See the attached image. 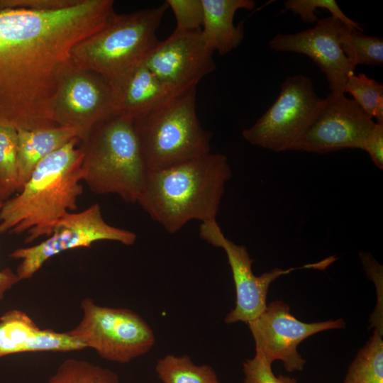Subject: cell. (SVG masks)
<instances>
[{
  "label": "cell",
  "mask_w": 383,
  "mask_h": 383,
  "mask_svg": "<svg viewBox=\"0 0 383 383\" xmlns=\"http://www.w3.org/2000/svg\"><path fill=\"white\" fill-rule=\"evenodd\" d=\"M232 171L226 155L208 153L162 170L148 172L138 202L170 233L192 220H216Z\"/></svg>",
  "instance_id": "obj_1"
},
{
  "label": "cell",
  "mask_w": 383,
  "mask_h": 383,
  "mask_svg": "<svg viewBox=\"0 0 383 383\" xmlns=\"http://www.w3.org/2000/svg\"><path fill=\"white\" fill-rule=\"evenodd\" d=\"M80 142L74 138L42 160L18 194L3 201L0 234L26 232L30 243L48 237L60 218L77 209L83 193Z\"/></svg>",
  "instance_id": "obj_2"
},
{
  "label": "cell",
  "mask_w": 383,
  "mask_h": 383,
  "mask_svg": "<svg viewBox=\"0 0 383 383\" xmlns=\"http://www.w3.org/2000/svg\"><path fill=\"white\" fill-rule=\"evenodd\" d=\"M113 5V0H61L43 9H1L0 38L60 65L78 43L109 23Z\"/></svg>",
  "instance_id": "obj_3"
},
{
  "label": "cell",
  "mask_w": 383,
  "mask_h": 383,
  "mask_svg": "<svg viewBox=\"0 0 383 383\" xmlns=\"http://www.w3.org/2000/svg\"><path fill=\"white\" fill-rule=\"evenodd\" d=\"M82 181L97 194H114L138 203L148 171L133 119L116 113L81 140Z\"/></svg>",
  "instance_id": "obj_4"
},
{
  "label": "cell",
  "mask_w": 383,
  "mask_h": 383,
  "mask_svg": "<svg viewBox=\"0 0 383 383\" xmlns=\"http://www.w3.org/2000/svg\"><path fill=\"white\" fill-rule=\"evenodd\" d=\"M196 89L174 93L133 119L148 172L165 169L210 152L212 134L201 126Z\"/></svg>",
  "instance_id": "obj_5"
},
{
  "label": "cell",
  "mask_w": 383,
  "mask_h": 383,
  "mask_svg": "<svg viewBox=\"0 0 383 383\" xmlns=\"http://www.w3.org/2000/svg\"><path fill=\"white\" fill-rule=\"evenodd\" d=\"M58 67L0 38V126L28 130L55 126L51 107Z\"/></svg>",
  "instance_id": "obj_6"
},
{
  "label": "cell",
  "mask_w": 383,
  "mask_h": 383,
  "mask_svg": "<svg viewBox=\"0 0 383 383\" xmlns=\"http://www.w3.org/2000/svg\"><path fill=\"white\" fill-rule=\"evenodd\" d=\"M168 8L165 1L154 8L116 13L104 28L78 43L70 59L114 82L143 63L160 42L156 33Z\"/></svg>",
  "instance_id": "obj_7"
},
{
  "label": "cell",
  "mask_w": 383,
  "mask_h": 383,
  "mask_svg": "<svg viewBox=\"0 0 383 383\" xmlns=\"http://www.w3.org/2000/svg\"><path fill=\"white\" fill-rule=\"evenodd\" d=\"M80 306L82 319L68 333L101 358L127 364L154 346L152 329L133 311L101 306L91 298L83 299Z\"/></svg>",
  "instance_id": "obj_8"
},
{
  "label": "cell",
  "mask_w": 383,
  "mask_h": 383,
  "mask_svg": "<svg viewBox=\"0 0 383 383\" xmlns=\"http://www.w3.org/2000/svg\"><path fill=\"white\" fill-rule=\"evenodd\" d=\"M323 102L309 77H288L272 105L252 126L243 131L242 136L252 145L272 152L292 150Z\"/></svg>",
  "instance_id": "obj_9"
},
{
  "label": "cell",
  "mask_w": 383,
  "mask_h": 383,
  "mask_svg": "<svg viewBox=\"0 0 383 383\" xmlns=\"http://www.w3.org/2000/svg\"><path fill=\"white\" fill-rule=\"evenodd\" d=\"M137 235L131 231L108 223L102 216L101 208L94 204L77 212H68L52 227L48 238L40 243L14 250L9 257L20 260L16 273L20 280L32 278L45 262L62 252L89 248L101 240L133 245Z\"/></svg>",
  "instance_id": "obj_10"
},
{
  "label": "cell",
  "mask_w": 383,
  "mask_h": 383,
  "mask_svg": "<svg viewBox=\"0 0 383 383\" xmlns=\"http://www.w3.org/2000/svg\"><path fill=\"white\" fill-rule=\"evenodd\" d=\"M51 109L52 122L76 128L81 133L82 140L116 113L109 82L95 72L77 66L70 59L57 71Z\"/></svg>",
  "instance_id": "obj_11"
},
{
  "label": "cell",
  "mask_w": 383,
  "mask_h": 383,
  "mask_svg": "<svg viewBox=\"0 0 383 383\" xmlns=\"http://www.w3.org/2000/svg\"><path fill=\"white\" fill-rule=\"evenodd\" d=\"M200 238L216 248H222L227 256L235 287V306L225 317V323L238 321L248 323L256 319L267 307V296L270 284L282 275L297 269H323L333 262L332 257L321 262L287 270L274 268L260 276L252 270L253 260L245 246L238 245L223 234L216 220L201 223Z\"/></svg>",
  "instance_id": "obj_12"
},
{
  "label": "cell",
  "mask_w": 383,
  "mask_h": 383,
  "mask_svg": "<svg viewBox=\"0 0 383 383\" xmlns=\"http://www.w3.org/2000/svg\"><path fill=\"white\" fill-rule=\"evenodd\" d=\"M247 324L255 341V354L270 364L281 360L289 372L301 371L306 364L297 350L300 343L317 333L345 327L342 318L313 323L301 321L282 300L270 303L262 313Z\"/></svg>",
  "instance_id": "obj_13"
},
{
  "label": "cell",
  "mask_w": 383,
  "mask_h": 383,
  "mask_svg": "<svg viewBox=\"0 0 383 383\" xmlns=\"http://www.w3.org/2000/svg\"><path fill=\"white\" fill-rule=\"evenodd\" d=\"M374 121L345 94L329 93L292 150L326 154L360 149Z\"/></svg>",
  "instance_id": "obj_14"
},
{
  "label": "cell",
  "mask_w": 383,
  "mask_h": 383,
  "mask_svg": "<svg viewBox=\"0 0 383 383\" xmlns=\"http://www.w3.org/2000/svg\"><path fill=\"white\" fill-rule=\"evenodd\" d=\"M213 53L201 30H174L160 40L143 63L170 90L180 92L196 89L199 82L216 70Z\"/></svg>",
  "instance_id": "obj_15"
},
{
  "label": "cell",
  "mask_w": 383,
  "mask_h": 383,
  "mask_svg": "<svg viewBox=\"0 0 383 383\" xmlns=\"http://www.w3.org/2000/svg\"><path fill=\"white\" fill-rule=\"evenodd\" d=\"M345 24L332 16L318 19L316 24L296 33H277L269 42L277 52H289L310 57L326 77L330 93L341 94L355 67L343 52L340 41Z\"/></svg>",
  "instance_id": "obj_16"
},
{
  "label": "cell",
  "mask_w": 383,
  "mask_h": 383,
  "mask_svg": "<svg viewBox=\"0 0 383 383\" xmlns=\"http://www.w3.org/2000/svg\"><path fill=\"white\" fill-rule=\"evenodd\" d=\"M85 345L68 332L40 328L25 311H7L0 316V358L23 353L73 352Z\"/></svg>",
  "instance_id": "obj_17"
},
{
  "label": "cell",
  "mask_w": 383,
  "mask_h": 383,
  "mask_svg": "<svg viewBox=\"0 0 383 383\" xmlns=\"http://www.w3.org/2000/svg\"><path fill=\"white\" fill-rule=\"evenodd\" d=\"M110 84L116 113L132 119L177 93L165 87L143 62Z\"/></svg>",
  "instance_id": "obj_18"
},
{
  "label": "cell",
  "mask_w": 383,
  "mask_h": 383,
  "mask_svg": "<svg viewBox=\"0 0 383 383\" xmlns=\"http://www.w3.org/2000/svg\"><path fill=\"white\" fill-rule=\"evenodd\" d=\"M204 19L201 36L213 52L226 55L237 48L244 39L243 22H233L237 11L251 10L255 6L253 0H201Z\"/></svg>",
  "instance_id": "obj_19"
},
{
  "label": "cell",
  "mask_w": 383,
  "mask_h": 383,
  "mask_svg": "<svg viewBox=\"0 0 383 383\" xmlns=\"http://www.w3.org/2000/svg\"><path fill=\"white\" fill-rule=\"evenodd\" d=\"M18 132V192L45 157L74 138L82 139L76 128L55 126Z\"/></svg>",
  "instance_id": "obj_20"
},
{
  "label": "cell",
  "mask_w": 383,
  "mask_h": 383,
  "mask_svg": "<svg viewBox=\"0 0 383 383\" xmlns=\"http://www.w3.org/2000/svg\"><path fill=\"white\" fill-rule=\"evenodd\" d=\"M343 383H383L382 331L374 329L350 363Z\"/></svg>",
  "instance_id": "obj_21"
},
{
  "label": "cell",
  "mask_w": 383,
  "mask_h": 383,
  "mask_svg": "<svg viewBox=\"0 0 383 383\" xmlns=\"http://www.w3.org/2000/svg\"><path fill=\"white\" fill-rule=\"evenodd\" d=\"M155 372L163 383H220L211 366L196 365L188 355H167L157 361Z\"/></svg>",
  "instance_id": "obj_22"
},
{
  "label": "cell",
  "mask_w": 383,
  "mask_h": 383,
  "mask_svg": "<svg viewBox=\"0 0 383 383\" xmlns=\"http://www.w3.org/2000/svg\"><path fill=\"white\" fill-rule=\"evenodd\" d=\"M340 41L343 52L355 67L358 65H383L382 38L362 34L343 24Z\"/></svg>",
  "instance_id": "obj_23"
},
{
  "label": "cell",
  "mask_w": 383,
  "mask_h": 383,
  "mask_svg": "<svg viewBox=\"0 0 383 383\" xmlns=\"http://www.w3.org/2000/svg\"><path fill=\"white\" fill-rule=\"evenodd\" d=\"M46 383H121L113 370L87 360H63Z\"/></svg>",
  "instance_id": "obj_24"
},
{
  "label": "cell",
  "mask_w": 383,
  "mask_h": 383,
  "mask_svg": "<svg viewBox=\"0 0 383 383\" xmlns=\"http://www.w3.org/2000/svg\"><path fill=\"white\" fill-rule=\"evenodd\" d=\"M344 93L353 96V100L371 119L383 124V85L364 73L350 75Z\"/></svg>",
  "instance_id": "obj_25"
},
{
  "label": "cell",
  "mask_w": 383,
  "mask_h": 383,
  "mask_svg": "<svg viewBox=\"0 0 383 383\" xmlns=\"http://www.w3.org/2000/svg\"><path fill=\"white\" fill-rule=\"evenodd\" d=\"M0 181L11 196L18 191V132L0 126Z\"/></svg>",
  "instance_id": "obj_26"
},
{
  "label": "cell",
  "mask_w": 383,
  "mask_h": 383,
  "mask_svg": "<svg viewBox=\"0 0 383 383\" xmlns=\"http://www.w3.org/2000/svg\"><path fill=\"white\" fill-rule=\"evenodd\" d=\"M286 10L298 15L305 23H314L318 19L315 13L320 8L330 11L332 17L339 19L349 27L363 31L360 25L350 18L340 9L335 0H287L284 4Z\"/></svg>",
  "instance_id": "obj_27"
},
{
  "label": "cell",
  "mask_w": 383,
  "mask_h": 383,
  "mask_svg": "<svg viewBox=\"0 0 383 383\" xmlns=\"http://www.w3.org/2000/svg\"><path fill=\"white\" fill-rule=\"evenodd\" d=\"M175 17L174 30L183 32L201 30L204 9L201 0H167Z\"/></svg>",
  "instance_id": "obj_28"
},
{
  "label": "cell",
  "mask_w": 383,
  "mask_h": 383,
  "mask_svg": "<svg viewBox=\"0 0 383 383\" xmlns=\"http://www.w3.org/2000/svg\"><path fill=\"white\" fill-rule=\"evenodd\" d=\"M271 366L263 357L255 354L253 358L243 363V383H298L295 378L289 376L276 377Z\"/></svg>",
  "instance_id": "obj_29"
},
{
  "label": "cell",
  "mask_w": 383,
  "mask_h": 383,
  "mask_svg": "<svg viewBox=\"0 0 383 383\" xmlns=\"http://www.w3.org/2000/svg\"><path fill=\"white\" fill-rule=\"evenodd\" d=\"M361 150L369 155L377 168L383 169V124L374 123L365 138Z\"/></svg>",
  "instance_id": "obj_30"
},
{
  "label": "cell",
  "mask_w": 383,
  "mask_h": 383,
  "mask_svg": "<svg viewBox=\"0 0 383 383\" xmlns=\"http://www.w3.org/2000/svg\"><path fill=\"white\" fill-rule=\"evenodd\" d=\"M2 203V201H0V209ZM20 281L21 280L16 273L11 268L6 267L0 270V301L3 300L6 292L11 289Z\"/></svg>",
  "instance_id": "obj_31"
},
{
  "label": "cell",
  "mask_w": 383,
  "mask_h": 383,
  "mask_svg": "<svg viewBox=\"0 0 383 383\" xmlns=\"http://www.w3.org/2000/svg\"><path fill=\"white\" fill-rule=\"evenodd\" d=\"M10 196L0 181V201H4Z\"/></svg>",
  "instance_id": "obj_32"
}]
</instances>
